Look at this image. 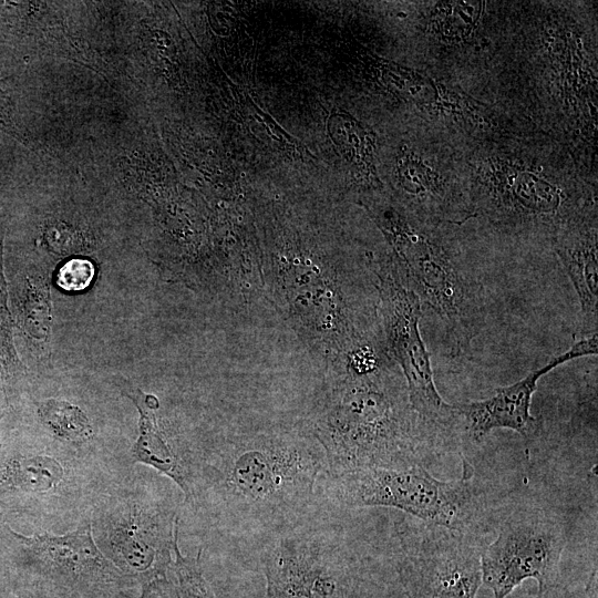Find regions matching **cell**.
I'll return each mask as SVG.
<instances>
[{
    "instance_id": "1",
    "label": "cell",
    "mask_w": 598,
    "mask_h": 598,
    "mask_svg": "<svg viewBox=\"0 0 598 598\" xmlns=\"http://www.w3.org/2000/svg\"><path fill=\"white\" fill-rule=\"evenodd\" d=\"M326 455L312 434L237 437L206 457L190 497L235 529L280 535L295 529L315 501Z\"/></svg>"
},
{
    "instance_id": "2",
    "label": "cell",
    "mask_w": 598,
    "mask_h": 598,
    "mask_svg": "<svg viewBox=\"0 0 598 598\" xmlns=\"http://www.w3.org/2000/svg\"><path fill=\"white\" fill-rule=\"evenodd\" d=\"M377 371L350 375L330 390L312 427L327 461L326 476L425 461L442 437L413 410L406 385Z\"/></svg>"
},
{
    "instance_id": "3",
    "label": "cell",
    "mask_w": 598,
    "mask_h": 598,
    "mask_svg": "<svg viewBox=\"0 0 598 598\" xmlns=\"http://www.w3.org/2000/svg\"><path fill=\"white\" fill-rule=\"evenodd\" d=\"M473 468L463 461V477L441 481L423 464L371 467L327 476V494L343 507L383 506L427 524L473 535L481 502Z\"/></svg>"
},
{
    "instance_id": "4",
    "label": "cell",
    "mask_w": 598,
    "mask_h": 598,
    "mask_svg": "<svg viewBox=\"0 0 598 598\" xmlns=\"http://www.w3.org/2000/svg\"><path fill=\"white\" fill-rule=\"evenodd\" d=\"M404 270L403 283L441 320L453 353L471 347L485 317L483 288L474 274L437 240L399 219H386Z\"/></svg>"
},
{
    "instance_id": "5",
    "label": "cell",
    "mask_w": 598,
    "mask_h": 598,
    "mask_svg": "<svg viewBox=\"0 0 598 598\" xmlns=\"http://www.w3.org/2000/svg\"><path fill=\"white\" fill-rule=\"evenodd\" d=\"M13 568L47 598H114L136 585L99 549L90 520L62 535L30 536L0 525Z\"/></svg>"
},
{
    "instance_id": "6",
    "label": "cell",
    "mask_w": 598,
    "mask_h": 598,
    "mask_svg": "<svg viewBox=\"0 0 598 598\" xmlns=\"http://www.w3.org/2000/svg\"><path fill=\"white\" fill-rule=\"evenodd\" d=\"M90 524L99 549L136 586L172 573L179 532L173 505L143 491H115L99 499Z\"/></svg>"
},
{
    "instance_id": "7",
    "label": "cell",
    "mask_w": 598,
    "mask_h": 598,
    "mask_svg": "<svg viewBox=\"0 0 598 598\" xmlns=\"http://www.w3.org/2000/svg\"><path fill=\"white\" fill-rule=\"evenodd\" d=\"M396 537L392 566L405 598H476L482 548L473 535L408 516Z\"/></svg>"
},
{
    "instance_id": "8",
    "label": "cell",
    "mask_w": 598,
    "mask_h": 598,
    "mask_svg": "<svg viewBox=\"0 0 598 598\" xmlns=\"http://www.w3.org/2000/svg\"><path fill=\"white\" fill-rule=\"evenodd\" d=\"M566 524L540 508L505 518L496 538L481 549L482 582L494 598H507L524 580L535 579L538 596L558 587Z\"/></svg>"
},
{
    "instance_id": "9",
    "label": "cell",
    "mask_w": 598,
    "mask_h": 598,
    "mask_svg": "<svg viewBox=\"0 0 598 598\" xmlns=\"http://www.w3.org/2000/svg\"><path fill=\"white\" fill-rule=\"evenodd\" d=\"M382 313L391 352L400 364L410 403L417 415L442 439L458 415L443 400L434 382L430 354L420 332L422 305L402 281L398 270L379 272Z\"/></svg>"
},
{
    "instance_id": "10",
    "label": "cell",
    "mask_w": 598,
    "mask_h": 598,
    "mask_svg": "<svg viewBox=\"0 0 598 598\" xmlns=\"http://www.w3.org/2000/svg\"><path fill=\"white\" fill-rule=\"evenodd\" d=\"M597 352L598 334L580 338L567 351L551 358L517 382L496 389L493 395L484 400L456 403L454 409L458 419L463 420L468 435L475 441H481L495 429H508L528 436L536 426L530 405L539 379L566 362Z\"/></svg>"
},
{
    "instance_id": "11",
    "label": "cell",
    "mask_w": 598,
    "mask_h": 598,
    "mask_svg": "<svg viewBox=\"0 0 598 598\" xmlns=\"http://www.w3.org/2000/svg\"><path fill=\"white\" fill-rule=\"evenodd\" d=\"M329 560L326 547L315 536L296 530L280 535L262 555V598H316Z\"/></svg>"
},
{
    "instance_id": "12",
    "label": "cell",
    "mask_w": 598,
    "mask_h": 598,
    "mask_svg": "<svg viewBox=\"0 0 598 598\" xmlns=\"http://www.w3.org/2000/svg\"><path fill=\"white\" fill-rule=\"evenodd\" d=\"M68 470L60 458L39 452L0 455V499L39 498L56 495L68 484Z\"/></svg>"
},
{
    "instance_id": "13",
    "label": "cell",
    "mask_w": 598,
    "mask_h": 598,
    "mask_svg": "<svg viewBox=\"0 0 598 598\" xmlns=\"http://www.w3.org/2000/svg\"><path fill=\"white\" fill-rule=\"evenodd\" d=\"M122 392L133 401L140 412L138 436L131 451L133 458L172 480L183 492L185 501H188L189 471L173 452L157 424L155 413L158 409L157 398L128 385L122 386Z\"/></svg>"
},
{
    "instance_id": "14",
    "label": "cell",
    "mask_w": 598,
    "mask_h": 598,
    "mask_svg": "<svg viewBox=\"0 0 598 598\" xmlns=\"http://www.w3.org/2000/svg\"><path fill=\"white\" fill-rule=\"evenodd\" d=\"M316 598H405L393 566L369 559H330L319 578Z\"/></svg>"
},
{
    "instance_id": "15",
    "label": "cell",
    "mask_w": 598,
    "mask_h": 598,
    "mask_svg": "<svg viewBox=\"0 0 598 598\" xmlns=\"http://www.w3.org/2000/svg\"><path fill=\"white\" fill-rule=\"evenodd\" d=\"M557 252L578 297L581 338L597 334L598 259L595 234L564 239Z\"/></svg>"
},
{
    "instance_id": "16",
    "label": "cell",
    "mask_w": 598,
    "mask_h": 598,
    "mask_svg": "<svg viewBox=\"0 0 598 598\" xmlns=\"http://www.w3.org/2000/svg\"><path fill=\"white\" fill-rule=\"evenodd\" d=\"M37 414L44 427L58 440L83 443L93 437V426L85 412L62 399L37 402Z\"/></svg>"
},
{
    "instance_id": "17",
    "label": "cell",
    "mask_w": 598,
    "mask_h": 598,
    "mask_svg": "<svg viewBox=\"0 0 598 598\" xmlns=\"http://www.w3.org/2000/svg\"><path fill=\"white\" fill-rule=\"evenodd\" d=\"M511 190L513 206L523 214L551 215L561 204L558 189L533 174H519Z\"/></svg>"
},
{
    "instance_id": "18",
    "label": "cell",
    "mask_w": 598,
    "mask_h": 598,
    "mask_svg": "<svg viewBox=\"0 0 598 598\" xmlns=\"http://www.w3.org/2000/svg\"><path fill=\"white\" fill-rule=\"evenodd\" d=\"M200 555L202 550H198L194 557L185 556L179 549L178 542L175 544L172 573L181 598H217L204 575Z\"/></svg>"
},
{
    "instance_id": "19",
    "label": "cell",
    "mask_w": 598,
    "mask_h": 598,
    "mask_svg": "<svg viewBox=\"0 0 598 598\" xmlns=\"http://www.w3.org/2000/svg\"><path fill=\"white\" fill-rule=\"evenodd\" d=\"M481 8L478 1L441 2L435 9V24L445 38H465L478 20Z\"/></svg>"
},
{
    "instance_id": "20",
    "label": "cell",
    "mask_w": 598,
    "mask_h": 598,
    "mask_svg": "<svg viewBox=\"0 0 598 598\" xmlns=\"http://www.w3.org/2000/svg\"><path fill=\"white\" fill-rule=\"evenodd\" d=\"M3 236L0 234V377L9 378L21 368L13 344V321L8 305V289L3 272Z\"/></svg>"
},
{
    "instance_id": "21",
    "label": "cell",
    "mask_w": 598,
    "mask_h": 598,
    "mask_svg": "<svg viewBox=\"0 0 598 598\" xmlns=\"http://www.w3.org/2000/svg\"><path fill=\"white\" fill-rule=\"evenodd\" d=\"M94 277V266L90 260L76 258L65 262L58 272V285L68 291L85 289Z\"/></svg>"
},
{
    "instance_id": "22",
    "label": "cell",
    "mask_w": 598,
    "mask_h": 598,
    "mask_svg": "<svg viewBox=\"0 0 598 598\" xmlns=\"http://www.w3.org/2000/svg\"><path fill=\"white\" fill-rule=\"evenodd\" d=\"M137 598H181V595L174 578L167 575L142 585Z\"/></svg>"
},
{
    "instance_id": "23",
    "label": "cell",
    "mask_w": 598,
    "mask_h": 598,
    "mask_svg": "<svg viewBox=\"0 0 598 598\" xmlns=\"http://www.w3.org/2000/svg\"><path fill=\"white\" fill-rule=\"evenodd\" d=\"M6 79L0 80V127L7 130L11 127L10 102L3 89Z\"/></svg>"
},
{
    "instance_id": "24",
    "label": "cell",
    "mask_w": 598,
    "mask_h": 598,
    "mask_svg": "<svg viewBox=\"0 0 598 598\" xmlns=\"http://www.w3.org/2000/svg\"><path fill=\"white\" fill-rule=\"evenodd\" d=\"M540 598H581V597H578V596H576L575 594H573V592H570L568 590H564V589L558 590V587H557L554 590L545 594ZM584 598H586V597H584Z\"/></svg>"
}]
</instances>
